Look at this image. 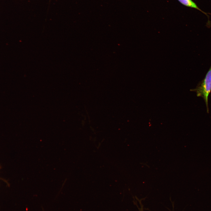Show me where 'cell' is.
Wrapping results in <instances>:
<instances>
[{"instance_id": "2", "label": "cell", "mask_w": 211, "mask_h": 211, "mask_svg": "<svg viewBox=\"0 0 211 211\" xmlns=\"http://www.w3.org/2000/svg\"><path fill=\"white\" fill-rule=\"evenodd\" d=\"M181 4L188 7L197 9L205 14L206 13L202 11L192 0H178Z\"/></svg>"}, {"instance_id": "1", "label": "cell", "mask_w": 211, "mask_h": 211, "mask_svg": "<svg viewBox=\"0 0 211 211\" xmlns=\"http://www.w3.org/2000/svg\"><path fill=\"white\" fill-rule=\"evenodd\" d=\"M196 92L198 97H202L205 103L207 112H209L208 98L211 91V65L204 79L200 82L196 87L190 90Z\"/></svg>"}, {"instance_id": "3", "label": "cell", "mask_w": 211, "mask_h": 211, "mask_svg": "<svg viewBox=\"0 0 211 211\" xmlns=\"http://www.w3.org/2000/svg\"><path fill=\"white\" fill-rule=\"evenodd\" d=\"M139 202L140 203V205H141V207L140 208H139V211H143V206L142 205V204L141 203V202H140V201L139 200Z\"/></svg>"}]
</instances>
